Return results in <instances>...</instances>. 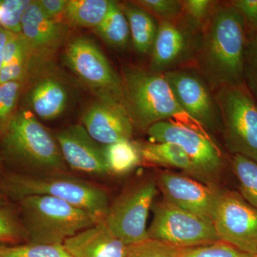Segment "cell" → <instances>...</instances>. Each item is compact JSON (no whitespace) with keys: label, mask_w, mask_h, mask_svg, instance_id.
<instances>
[{"label":"cell","mask_w":257,"mask_h":257,"mask_svg":"<svg viewBox=\"0 0 257 257\" xmlns=\"http://www.w3.org/2000/svg\"><path fill=\"white\" fill-rule=\"evenodd\" d=\"M94 31L111 47L121 48L127 45L130 34L128 20L124 10L116 2H113L104 21Z\"/></svg>","instance_id":"cb8c5ba5"},{"label":"cell","mask_w":257,"mask_h":257,"mask_svg":"<svg viewBox=\"0 0 257 257\" xmlns=\"http://www.w3.org/2000/svg\"><path fill=\"white\" fill-rule=\"evenodd\" d=\"M21 88L22 82H10L0 84V134L16 111L15 108Z\"/></svg>","instance_id":"f546056e"},{"label":"cell","mask_w":257,"mask_h":257,"mask_svg":"<svg viewBox=\"0 0 257 257\" xmlns=\"http://www.w3.org/2000/svg\"><path fill=\"white\" fill-rule=\"evenodd\" d=\"M246 35L242 16L230 3L213 10L198 52V64L209 87L244 84Z\"/></svg>","instance_id":"6da1fadb"},{"label":"cell","mask_w":257,"mask_h":257,"mask_svg":"<svg viewBox=\"0 0 257 257\" xmlns=\"http://www.w3.org/2000/svg\"><path fill=\"white\" fill-rule=\"evenodd\" d=\"M251 257H257V252L256 253H255V254L253 255V256H252Z\"/></svg>","instance_id":"b9f144b4"},{"label":"cell","mask_w":257,"mask_h":257,"mask_svg":"<svg viewBox=\"0 0 257 257\" xmlns=\"http://www.w3.org/2000/svg\"><path fill=\"white\" fill-rule=\"evenodd\" d=\"M0 154H1V134H0Z\"/></svg>","instance_id":"60d3db41"},{"label":"cell","mask_w":257,"mask_h":257,"mask_svg":"<svg viewBox=\"0 0 257 257\" xmlns=\"http://www.w3.org/2000/svg\"><path fill=\"white\" fill-rule=\"evenodd\" d=\"M5 207H7L6 199H5V197L3 195V194L0 193V208Z\"/></svg>","instance_id":"ab89813d"},{"label":"cell","mask_w":257,"mask_h":257,"mask_svg":"<svg viewBox=\"0 0 257 257\" xmlns=\"http://www.w3.org/2000/svg\"><path fill=\"white\" fill-rule=\"evenodd\" d=\"M168 119L147 128V133L155 143L177 145L191 159L202 177L215 175L223 167L222 154L215 142L201 125Z\"/></svg>","instance_id":"ba28073f"},{"label":"cell","mask_w":257,"mask_h":257,"mask_svg":"<svg viewBox=\"0 0 257 257\" xmlns=\"http://www.w3.org/2000/svg\"><path fill=\"white\" fill-rule=\"evenodd\" d=\"M29 243L63 245L102 219L57 198L30 196L20 200Z\"/></svg>","instance_id":"5b68a950"},{"label":"cell","mask_w":257,"mask_h":257,"mask_svg":"<svg viewBox=\"0 0 257 257\" xmlns=\"http://www.w3.org/2000/svg\"><path fill=\"white\" fill-rule=\"evenodd\" d=\"M0 257H72L64 245L28 244L6 246L0 244Z\"/></svg>","instance_id":"484cf974"},{"label":"cell","mask_w":257,"mask_h":257,"mask_svg":"<svg viewBox=\"0 0 257 257\" xmlns=\"http://www.w3.org/2000/svg\"><path fill=\"white\" fill-rule=\"evenodd\" d=\"M190 37L174 21H161L152 49V72L162 73L182 62L191 52Z\"/></svg>","instance_id":"e0dca14e"},{"label":"cell","mask_w":257,"mask_h":257,"mask_svg":"<svg viewBox=\"0 0 257 257\" xmlns=\"http://www.w3.org/2000/svg\"><path fill=\"white\" fill-rule=\"evenodd\" d=\"M31 0H0V28L19 35L22 31V19Z\"/></svg>","instance_id":"4316f807"},{"label":"cell","mask_w":257,"mask_h":257,"mask_svg":"<svg viewBox=\"0 0 257 257\" xmlns=\"http://www.w3.org/2000/svg\"><path fill=\"white\" fill-rule=\"evenodd\" d=\"M37 4L41 8L42 11L50 17L55 19L59 15L64 13L67 8V0H39Z\"/></svg>","instance_id":"74e56055"},{"label":"cell","mask_w":257,"mask_h":257,"mask_svg":"<svg viewBox=\"0 0 257 257\" xmlns=\"http://www.w3.org/2000/svg\"><path fill=\"white\" fill-rule=\"evenodd\" d=\"M164 75L188 117L208 130H222L219 106L203 77L189 70L168 71Z\"/></svg>","instance_id":"7c38bea8"},{"label":"cell","mask_w":257,"mask_h":257,"mask_svg":"<svg viewBox=\"0 0 257 257\" xmlns=\"http://www.w3.org/2000/svg\"><path fill=\"white\" fill-rule=\"evenodd\" d=\"M148 239L184 248L221 241L212 221L163 202L153 208Z\"/></svg>","instance_id":"52a82bcc"},{"label":"cell","mask_w":257,"mask_h":257,"mask_svg":"<svg viewBox=\"0 0 257 257\" xmlns=\"http://www.w3.org/2000/svg\"><path fill=\"white\" fill-rule=\"evenodd\" d=\"M1 189L18 201L30 196L57 198L99 219H104L109 207L104 189L64 172L11 174L2 182Z\"/></svg>","instance_id":"3957f363"},{"label":"cell","mask_w":257,"mask_h":257,"mask_svg":"<svg viewBox=\"0 0 257 257\" xmlns=\"http://www.w3.org/2000/svg\"><path fill=\"white\" fill-rule=\"evenodd\" d=\"M30 55L29 53L21 56L12 63L2 67L0 71V84L10 82H23Z\"/></svg>","instance_id":"8d00e7d4"},{"label":"cell","mask_w":257,"mask_h":257,"mask_svg":"<svg viewBox=\"0 0 257 257\" xmlns=\"http://www.w3.org/2000/svg\"><path fill=\"white\" fill-rule=\"evenodd\" d=\"M158 187L166 202L213 221L220 191L169 171L160 172Z\"/></svg>","instance_id":"4fadbf2b"},{"label":"cell","mask_w":257,"mask_h":257,"mask_svg":"<svg viewBox=\"0 0 257 257\" xmlns=\"http://www.w3.org/2000/svg\"><path fill=\"white\" fill-rule=\"evenodd\" d=\"M231 167L239 182V194L246 202L257 209V162L234 155Z\"/></svg>","instance_id":"d4e9b609"},{"label":"cell","mask_w":257,"mask_h":257,"mask_svg":"<svg viewBox=\"0 0 257 257\" xmlns=\"http://www.w3.org/2000/svg\"><path fill=\"white\" fill-rule=\"evenodd\" d=\"M142 161L160 167L179 169L193 176L203 178L191 159L177 145L168 143H136Z\"/></svg>","instance_id":"ffe728a7"},{"label":"cell","mask_w":257,"mask_h":257,"mask_svg":"<svg viewBox=\"0 0 257 257\" xmlns=\"http://www.w3.org/2000/svg\"><path fill=\"white\" fill-rule=\"evenodd\" d=\"M63 245L72 257H126L128 249L104 219L66 240Z\"/></svg>","instance_id":"2e32d148"},{"label":"cell","mask_w":257,"mask_h":257,"mask_svg":"<svg viewBox=\"0 0 257 257\" xmlns=\"http://www.w3.org/2000/svg\"><path fill=\"white\" fill-rule=\"evenodd\" d=\"M57 144L64 162L78 172L108 174L104 146L94 141L82 125H73L57 133Z\"/></svg>","instance_id":"9a60e30c"},{"label":"cell","mask_w":257,"mask_h":257,"mask_svg":"<svg viewBox=\"0 0 257 257\" xmlns=\"http://www.w3.org/2000/svg\"><path fill=\"white\" fill-rule=\"evenodd\" d=\"M214 94L225 143L234 155L257 162V104L244 84L225 86Z\"/></svg>","instance_id":"8992f818"},{"label":"cell","mask_w":257,"mask_h":257,"mask_svg":"<svg viewBox=\"0 0 257 257\" xmlns=\"http://www.w3.org/2000/svg\"><path fill=\"white\" fill-rule=\"evenodd\" d=\"M108 174L124 175L135 170L142 162L136 143L121 140L104 146Z\"/></svg>","instance_id":"603a6c76"},{"label":"cell","mask_w":257,"mask_h":257,"mask_svg":"<svg viewBox=\"0 0 257 257\" xmlns=\"http://www.w3.org/2000/svg\"><path fill=\"white\" fill-rule=\"evenodd\" d=\"M122 9L128 20L135 50L139 53L147 54L152 50L158 30L153 17L135 5H125Z\"/></svg>","instance_id":"44dd1931"},{"label":"cell","mask_w":257,"mask_h":257,"mask_svg":"<svg viewBox=\"0 0 257 257\" xmlns=\"http://www.w3.org/2000/svg\"><path fill=\"white\" fill-rule=\"evenodd\" d=\"M243 83L257 104V34L248 37L245 52Z\"/></svg>","instance_id":"1f68e13d"},{"label":"cell","mask_w":257,"mask_h":257,"mask_svg":"<svg viewBox=\"0 0 257 257\" xmlns=\"http://www.w3.org/2000/svg\"><path fill=\"white\" fill-rule=\"evenodd\" d=\"M67 92L58 80L45 78L39 81L29 93L32 111L44 120L58 117L67 104Z\"/></svg>","instance_id":"d6986e66"},{"label":"cell","mask_w":257,"mask_h":257,"mask_svg":"<svg viewBox=\"0 0 257 257\" xmlns=\"http://www.w3.org/2000/svg\"><path fill=\"white\" fill-rule=\"evenodd\" d=\"M64 61L82 82L97 90L101 98L114 96L122 100L121 79L92 40L84 37L72 40L66 47Z\"/></svg>","instance_id":"8fae6325"},{"label":"cell","mask_w":257,"mask_h":257,"mask_svg":"<svg viewBox=\"0 0 257 257\" xmlns=\"http://www.w3.org/2000/svg\"><path fill=\"white\" fill-rule=\"evenodd\" d=\"M229 3L242 16L246 32H249L250 37L256 35L257 0H233Z\"/></svg>","instance_id":"d590c367"},{"label":"cell","mask_w":257,"mask_h":257,"mask_svg":"<svg viewBox=\"0 0 257 257\" xmlns=\"http://www.w3.org/2000/svg\"><path fill=\"white\" fill-rule=\"evenodd\" d=\"M212 222L221 241L251 256L257 252V209L239 192H220Z\"/></svg>","instance_id":"30bf717a"},{"label":"cell","mask_w":257,"mask_h":257,"mask_svg":"<svg viewBox=\"0 0 257 257\" xmlns=\"http://www.w3.org/2000/svg\"><path fill=\"white\" fill-rule=\"evenodd\" d=\"M1 154L5 160L26 173L64 172V162L57 140L32 113L15 111L1 133Z\"/></svg>","instance_id":"7a4b0ae2"},{"label":"cell","mask_w":257,"mask_h":257,"mask_svg":"<svg viewBox=\"0 0 257 257\" xmlns=\"http://www.w3.org/2000/svg\"><path fill=\"white\" fill-rule=\"evenodd\" d=\"M182 248L148 239L128 246L126 257H179Z\"/></svg>","instance_id":"f1b7e54d"},{"label":"cell","mask_w":257,"mask_h":257,"mask_svg":"<svg viewBox=\"0 0 257 257\" xmlns=\"http://www.w3.org/2000/svg\"><path fill=\"white\" fill-rule=\"evenodd\" d=\"M179 257H251L222 241L182 248Z\"/></svg>","instance_id":"83f0119b"},{"label":"cell","mask_w":257,"mask_h":257,"mask_svg":"<svg viewBox=\"0 0 257 257\" xmlns=\"http://www.w3.org/2000/svg\"><path fill=\"white\" fill-rule=\"evenodd\" d=\"M28 239L23 223L19 221L11 208H0V243L13 242Z\"/></svg>","instance_id":"4dcf8cb0"},{"label":"cell","mask_w":257,"mask_h":257,"mask_svg":"<svg viewBox=\"0 0 257 257\" xmlns=\"http://www.w3.org/2000/svg\"><path fill=\"white\" fill-rule=\"evenodd\" d=\"M63 25L47 16L37 1H32L22 19L21 35L33 50H47L57 46L63 38Z\"/></svg>","instance_id":"ac0fdd59"},{"label":"cell","mask_w":257,"mask_h":257,"mask_svg":"<svg viewBox=\"0 0 257 257\" xmlns=\"http://www.w3.org/2000/svg\"><path fill=\"white\" fill-rule=\"evenodd\" d=\"M113 2L109 0H69L64 15L73 25L94 30L104 21Z\"/></svg>","instance_id":"7402d4cb"},{"label":"cell","mask_w":257,"mask_h":257,"mask_svg":"<svg viewBox=\"0 0 257 257\" xmlns=\"http://www.w3.org/2000/svg\"><path fill=\"white\" fill-rule=\"evenodd\" d=\"M157 194L153 181L139 184L118 198L104 220L111 232L128 246L148 239L147 221Z\"/></svg>","instance_id":"9c48e42d"},{"label":"cell","mask_w":257,"mask_h":257,"mask_svg":"<svg viewBox=\"0 0 257 257\" xmlns=\"http://www.w3.org/2000/svg\"><path fill=\"white\" fill-rule=\"evenodd\" d=\"M83 126L91 138L102 146L130 140L133 123L123 101L114 96L101 98L82 117Z\"/></svg>","instance_id":"5bb4252c"},{"label":"cell","mask_w":257,"mask_h":257,"mask_svg":"<svg viewBox=\"0 0 257 257\" xmlns=\"http://www.w3.org/2000/svg\"><path fill=\"white\" fill-rule=\"evenodd\" d=\"M182 12H185L193 23H199L208 20L212 13L215 2L210 0H185L181 1Z\"/></svg>","instance_id":"e575fe53"},{"label":"cell","mask_w":257,"mask_h":257,"mask_svg":"<svg viewBox=\"0 0 257 257\" xmlns=\"http://www.w3.org/2000/svg\"><path fill=\"white\" fill-rule=\"evenodd\" d=\"M29 53L31 54V50L23 35L21 34L15 35L10 33L3 50V67L12 63L21 56Z\"/></svg>","instance_id":"836d02e7"},{"label":"cell","mask_w":257,"mask_h":257,"mask_svg":"<svg viewBox=\"0 0 257 257\" xmlns=\"http://www.w3.org/2000/svg\"><path fill=\"white\" fill-rule=\"evenodd\" d=\"M138 3L162 21H174L182 13V3L177 0H140Z\"/></svg>","instance_id":"d6a6232c"},{"label":"cell","mask_w":257,"mask_h":257,"mask_svg":"<svg viewBox=\"0 0 257 257\" xmlns=\"http://www.w3.org/2000/svg\"><path fill=\"white\" fill-rule=\"evenodd\" d=\"M10 32H7L4 29L0 28V71L3 67V50L6 42L9 38Z\"/></svg>","instance_id":"f35d334b"},{"label":"cell","mask_w":257,"mask_h":257,"mask_svg":"<svg viewBox=\"0 0 257 257\" xmlns=\"http://www.w3.org/2000/svg\"><path fill=\"white\" fill-rule=\"evenodd\" d=\"M122 100L134 125L148 128L174 117H188L162 73L138 67L123 69Z\"/></svg>","instance_id":"277c9868"}]
</instances>
